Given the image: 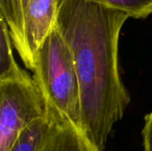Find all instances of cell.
<instances>
[{
  "instance_id": "ba28073f",
  "label": "cell",
  "mask_w": 152,
  "mask_h": 151,
  "mask_svg": "<svg viewBox=\"0 0 152 151\" xmlns=\"http://www.w3.org/2000/svg\"><path fill=\"white\" fill-rule=\"evenodd\" d=\"M119 10L134 19H145L152 14V0H88Z\"/></svg>"
},
{
  "instance_id": "277c9868",
  "label": "cell",
  "mask_w": 152,
  "mask_h": 151,
  "mask_svg": "<svg viewBox=\"0 0 152 151\" xmlns=\"http://www.w3.org/2000/svg\"><path fill=\"white\" fill-rule=\"evenodd\" d=\"M62 1L32 0L25 11L17 35L12 38L24 65L31 71L39 46L55 28Z\"/></svg>"
},
{
  "instance_id": "7a4b0ae2",
  "label": "cell",
  "mask_w": 152,
  "mask_h": 151,
  "mask_svg": "<svg viewBox=\"0 0 152 151\" xmlns=\"http://www.w3.org/2000/svg\"><path fill=\"white\" fill-rule=\"evenodd\" d=\"M32 72L48 112L58 114L80 129L78 77L71 52L56 27L39 46Z\"/></svg>"
},
{
  "instance_id": "6da1fadb",
  "label": "cell",
  "mask_w": 152,
  "mask_h": 151,
  "mask_svg": "<svg viewBox=\"0 0 152 151\" xmlns=\"http://www.w3.org/2000/svg\"><path fill=\"white\" fill-rule=\"evenodd\" d=\"M129 15L88 0H63L55 27L73 56L81 100L80 129L104 151L130 104L120 75L118 43Z\"/></svg>"
},
{
  "instance_id": "9c48e42d",
  "label": "cell",
  "mask_w": 152,
  "mask_h": 151,
  "mask_svg": "<svg viewBox=\"0 0 152 151\" xmlns=\"http://www.w3.org/2000/svg\"><path fill=\"white\" fill-rule=\"evenodd\" d=\"M31 2L32 0H0V15L6 20L12 38L17 35L25 11Z\"/></svg>"
},
{
  "instance_id": "30bf717a",
  "label": "cell",
  "mask_w": 152,
  "mask_h": 151,
  "mask_svg": "<svg viewBox=\"0 0 152 151\" xmlns=\"http://www.w3.org/2000/svg\"><path fill=\"white\" fill-rule=\"evenodd\" d=\"M142 137L144 151H152V111L145 117Z\"/></svg>"
},
{
  "instance_id": "52a82bcc",
  "label": "cell",
  "mask_w": 152,
  "mask_h": 151,
  "mask_svg": "<svg viewBox=\"0 0 152 151\" xmlns=\"http://www.w3.org/2000/svg\"><path fill=\"white\" fill-rule=\"evenodd\" d=\"M12 45L9 27L0 15V82L19 78L26 73L13 57Z\"/></svg>"
},
{
  "instance_id": "3957f363",
  "label": "cell",
  "mask_w": 152,
  "mask_h": 151,
  "mask_svg": "<svg viewBox=\"0 0 152 151\" xmlns=\"http://www.w3.org/2000/svg\"><path fill=\"white\" fill-rule=\"evenodd\" d=\"M48 115L45 98L32 77L0 82V151H10L22 131Z\"/></svg>"
},
{
  "instance_id": "5b68a950",
  "label": "cell",
  "mask_w": 152,
  "mask_h": 151,
  "mask_svg": "<svg viewBox=\"0 0 152 151\" xmlns=\"http://www.w3.org/2000/svg\"><path fill=\"white\" fill-rule=\"evenodd\" d=\"M63 122H68L54 112H48L26 127L10 151H42L49 138Z\"/></svg>"
},
{
  "instance_id": "8992f818",
  "label": "cell",
  "mask_w": 152,
  "mask_h": 151,
  "mask_svg": "<svg viewBox=\"0 0 152 151\" xmlns=\"http://www.w3.org/2000/svg\"><path fill=\"white\" fill-rule=\"evenodd\" d=\"M42 151H99L85 133L69 122H63Z\"/></svg>"
}]
</instances>
